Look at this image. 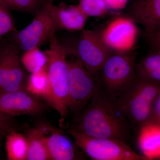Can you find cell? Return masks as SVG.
Listing matches in <instances>:
<instances>
[{"label": "cell", "instance_id": "1", "mask_svg": "<svg viewBox=\"0 0 160 160\" xmlns=\"http://www.w3.org/2000/svg\"><path fill=\"white\" fill-rule=\"evenodd\" d=\"M70 127L90 137L126 142L130 127L115 100L99 89Z\"/></svg>", "mask_w": 160, "mask_h": 160}, {"label": "cell", "instance_id": "2", "mask_svg": "<svg viewBox=\"0 0 160 160\" xmlns=\"http://www.w3.org/2000/svg\"><path fill=\"white\" fill-rule=\"evenodd\" d=\"M160 91V84L136 72L134 78L116 102L127 118L130 129L138 130L147 122L152 105Z\"/></svg>", "mask_w": 160, "mask_h": 160}, {"label": "cell", "instance_id": "3", "mask_svg": "<svg viewBox=\"0 0 160 160\" xmlns=\"http://www.w3.org/2000/svg\"><path fill=\"white\" fill-rule=\"evenodd\" d=\"M45 52L48 58L47 72L53 99L52 108L64 119L69 115L68 92L69 67L66 50L56 34L49 41Z\"/></svg>", "mask_w": 160, "mask_h": 160}, {"label": "cell", "instance_id": "4", "mask_svg": "<svg viewBox=\"0 0 160 160\" xmlns=\"http://www.w3.org/2000/svg\"><path fill=\"white\" fill-rule=\"evenodd\" d=\"M136 54L112 52L97 77L101 89L115 99L130 83L135 74Z\"/></svg>", "mask_w": 160, "mask_h": 160}, {"label": "cell", "instance_id": "5", "mask_svg": "<svg viewBox=\"0 0 160 160\" xmlns=\"http://www.w3.org/2000/svg\"><path fill=\"white\" fill-rule=\"evenodd\" d=\"M67 132L76 144L92 160H148L127 145L126 142L112 138H102L89 136L71 127Z\"/></svg>", "mask_w": 160, "mask_h": 160}, {"label": "cell", "instance_id": "6", "mask_svg": "<svg viewBox=\"0 0 160 160\" xmlns=\"http://www.w3.org/2000/svg\"><path fill=\"white\" fill-rule=\"evenodd\" d=\"M53 5V3L45 1L42 8L35 15L29 25L21 30H13L4 38L18 47L21 52L40 48L49 42L58 31L51 14Z\"/></svg>", "mask_w": 160, "mask_h": 160}, {"label": "cell", "instance_id": "7", "mask_svg": "<svg viewBox=\"0 0 160 160\" xmlns=\"http://www.w3.org/2000/svg\"><path fill=\"white\" fill-rule=\"evenodd\" d=\"M80 32L74 44L61 42L67 55H74L97 78L102 66L112 52L104 42L98 32L85 29Z\"/></svg>", "mask_w": 160, "mask_h": 160}, {"label": "cell", "instance_id": "8", "mask_svg": "<svg viewBox=\"0 0 160 160\" xmlns=\"http://www.w3.org/2000/svg\"><path fill=\"white\" fill-rule=\"evenodd\" d=\"M68 109L69 114H72L74 119L101 87L98 79L91 74L77 58L68 61Z\"/></svg>", "mask_w": 160, "mask_h": 160}, {"label": "cell", "instance_id": "9", "mask_svg": "<svg viewBox=\"0 0 160 160\" xmlns=\"http://www.w3.org/2000/svg\"><path fill=\"white\" fill-rule=\"evenodd\" d=\"M99 34L112 52L127 53L132 51L135 46L139 31L137 24L123 14L107 23Z\"/></svg>", "mask_w": 160, "mask_h": 160}, {"label": "cell", "instance_id": "10", "mask_svg": "<svg viewBox=\"0 0 160 160\" xmlns=\"http://www.w3.org/2000/svg\"><path fill=\"white\" fill-rule=\"evenodd\" d=\"M47 104L26 89L0 92V117L14 119L22 115L37 116L48 109Z\"/></svg>", "mask_w": 160, "mask_h": 160}, {"label": "cell", "instance_id": "11", "mask_svg": "<svg viewBox=\"0 0 160 160\" xmlns=\"http://www.w3.org/2000/svg\"><path fill=\"white\" fill-rule=\"evenodd\" d=\"M45 141L52 160H82L84 156L74 141L61 129L49 124L42 123Z\"/></svg>", "mask_w": 160, "mask_h": 160}, {"label": "cell", "instance_id": "12", "mask_svg": "<svg viewBox=\"0 0 160 160\" xmlns=\"http://www.w3.org/2000/svg\"><path fill=\"white\" fill-rule=\"evenodd\" d=\"M123 15L148 33L160 27V0H132Z\"/></svg>", "mask_w": 160, "mask_h": 160}, {"label": "cell", "instance_id": "13", "mask_svg": "<svg viewBox=\"0 0 160 160\" xmlns=\"http://www.w3.org/2000/svg\"><path fill=\"white\" fill-rule=\"evenodd\" d=\"M51 14L58 31H82L84 29L88 18L78 5H67L64 2H61L58 6L53 5Z\"/></svg>", "mask_w": 160, "mask_h": 160}, {"label": "cell", "instance_id": "14", "mask_svg": "<svg viewBox=\"0 0 160 160\" xmlns=\"http://www.w3.org/2000/svg\"><path fill=\"white\" fill-rule=\"evenodd\" d=\"M138 143L148 160L160 158V126L146 122L138 129Z\"/></svg>", "mask_w": 160, "mask_h": 160}, {"label": "cell", "instance_id": "15", "mask_svg": "<svg viewBox=\"0 0 160 160\" xmlns=\"http://www.w3.org/2000/svg\"><path fill=\"white\" fill-rule=\"evenodd\" d=\"M26 90L33 96L53 107V96L47 67L30 73L26 83Z\"/></svg>", "mask_w": 160, "mask_h": 160}, {"label": "cell", "instance_id": "16", "mask_svg": "<svg viewBox=\"0 0 160 160\" xmlns=\"http://www.w3.org/2000/svg\"><path fill=\"white\" fill-rule=\"evenodd\" d=\"M24 135L27 143L26 160H51L45 141L42 124L28 129Z\"/></svg>", "mask_w": 160, "mask_h": 160}, {"label": "cell", "instance_id": "17", "mask_svg": "<svg viewBox=\"0 0 160 160\" xmlns=\"http://www.w3.org/2000/svg\"><path fill=\"white\" fill-rule=\"evenodd\" d=\"M19 55L15 58L6 82L0 92H12L26 89L29 75L23 68L20 60Z\"/></svg>", "mask_w": 160, "mask_h": 160}, {"label": "cell", "instance_id": "18", "mask_svg": "<svg viewBox=\"0 0 160 160\" xmlns=\"http://www.w3.org/2000/svg\"><path fill=\"white\" fill-rule=\"evenodd\" d=\"M5 149L8 160H26L27 143L25 135L17 130L9 131L6 136Z\"/></svg>", "mask_w": 160, "mask_h": 160}, {"label": "cell", "instance_id": "19", "mask_svg": "<svg viewBox=\"0 0 160 160\" xmlns=\"http://www.w3.org/2000/svg\"><path fill=\"white\" fill-rule=\"evenodd\" d=\"M20 60L23 68L30 73L45 69L48 65V57L40 48L21 52Z\"/></svg>", "mask_w": 160, "mask_h": 160}, {"label": "cell", "instance_id": "20", "mask_svg": "<svg viewBox=\"0 0 160 160\" xmlns=\"http://www.w3.org/2000/svg\"><path fill=\"white\" fill-rule=\"evenodd\" d=\"M11 10L35 15L42 8L45 0H1Z\"/></svg>", "mask_w": 160, "mask_h": 160}, {"label": "cell", "instance_id": "21", "mask_svg": "<svg viewBox=\"0 0 160 160\" xmlns=\"http://www.w3.org/2000/svg\"><path fill=\"white\" fill-rule=\"evenodd\" d=\"M78 6L87 17H100L108 12L104 0H79Z\"/></svg>", "mask_w": 160, "mask_h": 160}, {"label": "cell", "instance_id": "22", "mask_svg": "<svg viewBox=\"0 0 160 160\" xmlns=\"http://www.w3.org/2000/svg\"><path fill=\"white\" fill-rule=\"evenodd\" d=\"M11 9L0 0V40L6 35L16 29Z\"/></svg>", "mask_w": 160, "mask_h": 160}, {"label": "cell", "instance_id": "23", "mask_svg": "<svg viewBox=\"0 0 160 160\" xmlns=\"http://www.w3.org/2000/svg\"><path fill=\"white\" fill-rule=\"evenodd\" d=\"M151 51L136 65V72L138 74L160 70V52Z\"/></svg>", "mask_w": 160, "mask_h": 160}, {"label": "cell", "instance_id": "24", "mask_svg": "<svg viewBox=\"0 0 160 160\" xmlns=\"http://www.w3.org/2000/svg\"><path fill=\"white\" fill-rule=\"evenodd\" d=\"M145 36L151 50L160 52V27L150 32L145 33Z\"/></svg>", "mask_w": 160, "mask_h": 160}, {"label": "cell", "instance_id": "25", "mask_svg": "<svg viewBox=\"0 0 160 160\" xmlns=\"http://www.w3.org/2000/svg\"><path fill=\"white\" fill-rule=\"evenodd\" d=\"M147 122L160 126V91L153 103L151 113Z\"/></svg>", "mask_w": 160, "mask_h": 160}, {"label": "cell", "instance_id": "26", "mask_svg": "<svg viewBox=\"0 0 160 160\" xmlns=\"http://www.w3.org/2000/svg\"><path fill=\"white\" fill-rule=\"evenodd\" d=\"M17 125L14 119L0 117V131L8 133L12 130H16Z\"/></svg>", "mask_w": 160, "mask_h": 160}, {"label": "cell", "instance_id": "27", "mask_svg": "<svg viewBox=\"0 0 160 160\" xmlns=\"http://www.w3.org/2000/svg\"><path fill=\"white\" fill-rule=\"evenodd\" d=\"M129 0H104L108 9L111 10H121L126 8Z\"/></svg>", "mask_w": 160, "mask_h": 160}, {"label": "cell", "instance_id": "28", "mask_svg": "<svg viewBox=\"0 0 160 160\" xmlns=\"http://www.w3.org/2000/svg\"><path fill=\"white\" fill-rule=\"evenodd\" d=\"M7 133L0 131V156H1V152H2V147L3 141L4 138H6Z\"/></svg>", "mask_w": 160, "mask_h": 160}, {"label": "cell", "instance_id": "29", "mask_svg": "<svg viewBox=\"0 0 160 160\" xmlns=\"http://www.w3.org/2000/svg\"><path fill=\"white\" fill-rule=\"evenodd\" d=\"M46 1H47V2H50L53 3L54 2L55 0H45Z\"/></svg>", "mask_w": 160, "mask_h": 160}]
</instances>
